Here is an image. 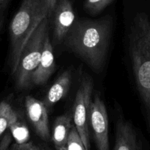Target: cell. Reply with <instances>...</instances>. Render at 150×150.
Segmentation results:
<instances>
[{
    "label": "cell",
    "instance_id": "cell-1",
    "mask_svg": "<svg viewBox=\"0 0 150 150\" xmlns=\"http://www.w3.org/2000/svg\"><path fill=\"white\" fill-rule=\"evenodd\" d=\"M112 24L109 18L75 21L65 37V45L92 69L99 71L106 61Z\"/></svg>",
    "mask_w": 150,
    "mask_h": 150
},
{
    "label": "cell",
    "instance_id": "cell-2",
    "mask_svg": "<svg viewBox=\"0 0 150 150\" xmlns=\"http://www.w3.org/2000/svg\"><path fill=\"white\" fill-rule=\"evenodd\" d=\"M129 51L137 89L150 128V19L145 13L137 14L130 25Z\"/></svg>",
    "mask_w": 150,
    "mask_h": 150
},
{
    "label": "cell",
    "instance_id": "cell-3",
    "mask_svg": "<svg viewBox=\"0 0 150 150\" xmlns=\"http://www.w3.org/2000/svg\"><path fill=\"white\" fill-rule=\"evenodd\" d=\"M47 18H49L47 0H22L9 27V65L12 75L16 70L24 45Z\"/></svg>",
    "mask_w": 150,
    "mask_h": 150
},
{
    "label": "cell",
    "instance_id": "cell-4",
    "mask_svg": "<svg viewBox=\"0 0 150 150\" xmlns=\"http://www.w3.org/2000/svg\"><path fill=\"white\" fill-rule=\"evenodd\" d=\"M49 35V18H45L24 45L16 70L13 75L18 89L30 87L31 78L41 60L44 42Z\"/></svg>",
    "mask_w": 150,
    "mask_h": 150
},
{
    "label": "cell",
    "instance_id": "cell-5",
    "mask_svg": "<svg viewBox=\"0 0 150 150\" xmlns=\"http://www.w3.org/2000/svg\"><path fill=\"white\" fill-rule=\"evenodd\" d=\"M93 93V81L84 77L77 90L73 107L72 119L86 150H90L89 113Z\"/></svg>",
    "mask_w": 150,
    "mask_h": 150
},
{
    "label": "cell",
    "instance_id": "cell-6",
    "mask_svg": "<svg viewBox=\"0 0 150 150\" xmlns=\"http://www.w3.org/2000/svg\"><path fill=\"white\" fill-rule=\"evenodd\" d=\"M89 125L97 150H109L108 112L105 102L98 93L95 94L91 102Z\"/></svg>",
    "mask_w": 150,
    "mask_h": 150
},
{
    "label": "cell",
    "instance_id": "cell-7",
    "mask_svg": "<svg viewBox=\"0 0 150 150\" xmlns=\"http://www.w3.org/2000/svg\"><path fill=\"white\" fill-rule=\"evenodd\" d=\"M25 108L27 117L37 135L44 141H48L50 138L49 117L44 102L28 96L25 99Z\"/></svg>",
    "mask_w": 150,
    "mask_h": 150
},
{
    "label": "cell",
    "instance_id": "cell-8",
    "mask_svg": "<svg viewBox=\"0 0 150 150\" xmlns=\"http://www.w3.org/2000/svg\"><path fill=\"white\" fill-rule=\"evenodd\" d=\"M54 38L58 42L64 40L74 23L75 15L70 0H59L54 11Z\"/></svg>",
    "mask_w": 150,
    "mask_h": 150
},
{
    "label": "cell",
    "instance_id": "cell-9",
    "mask_svg": "<svg viewBox=\"0 0 150 150\" xmlns=\"http://www.w3.org/2000/svg\"><path fill=\"white\" fill-rule=\"evenodd\" d=\"M55 69L53 47L47 35L45 40L40 63L36 68L31 78V83L36 86H41L47 83Z\"/></svg>",
    "mask_w": 150,
    "mask_h": 150
},
{
    "label": "cell",
    "instance_id": "cell-10",
    "mask_svg": "<svg viewBox=\"0 0 150 150\" xmlns=\"http://www.w3.org/2000/svg\"><path fill=\"white\" fill-rule=\"evenodd\" d=\"M138 149V138L132 124L120 118L116 125L114 150Z\"/></svg>",
    "mask_w": 150,
    "mask_h": 150
},
{
    "label": "cell",
    "instance_id": "cell-11",
    "mask_svg": "<svg viewBox=\"0 0 150 150\" xmlns=\"http://www.w3.org/2000/svg\"><path fill=\"white\" fill-rule=\"evenodd\" d=\"M71 74L69 71L63 72L52 86L46 96L44 103L46 107L50 108L66 95L70 88Z\"/></svg>",
    "mask_w": 150,
    "mask_h": 150
},
{
    "label": "cell",
    "instance_id": "cell-12",
    "mask_svg": "<svg viewBox=\"0 0 150 150\" xmlns=\"http://www.w3.org/2000/svg\"><path fill=\"white\" fill-rule=\"evenodd\" d=\"M71 122L72 116L70 114L62 115L54 121L52 139L56 150L66 145L72 127Z\"/></svg>",
    "mask_w": 150,
    "mask_h": 150
},
{
    "label": "cell",
    "instance_id": "cell-13",
    "mask_svg": "<svg viewBox=\"0 0 150 150\" xmlns=\"http://www.w3.org/2000/svg\"><path fill=\"white\" fill-rule=\"evenodd\" d=\"M8 128L17 144H23L28 142L30 139V132L27 126L21 120L18 113L13 119Z\"/></svg>",
    "mask_w": 150,
    "mask_h": 150
},
{
    "label": "cell",
    "instance_id": "cell-14",
    "mask_svg": "<svg viewBox=\"0 0 150 150\" xmlns=\"http://www.w3.org/2000/svg\"><path fill=\"white\" fill-rule=\"evenodd\" d=\"M18 114L8 100L0 102V137L9 127L13 119Z\"/></svg>",
    "mask_w": 150,
    "mask_h": 150
},
{
    "label": "cell",
    "instance_id": "cell-15",
    "mask_svg": "<svg viewBox=\"0 0 150 150\" xmlns=\"http://www.w3.org/2000/svg\"><path fill=\"white\" fill-rule=\"evenodd\" d=\"M59 150H86L74 125H72L66 145Z\"/></svg>",
    "mask_w": 150,
    "mask_h": 150
},
{
    "label": "cell",
    "instance_id": "cell-16",
    "mask_svg": "<svg viewBox=\"0 0 150 150\" xmlns=\"http://www.w3.org/2000/svg\"><path fill=\"white\" fill-rule=\"evenodd\" d=\"M112 0H86L85 9L92 15H96L110 5Z\"/></svg>",
    "mask_w": 150,
    "mask_h": 150
},
{
    "label": "cell",
    "instance_id": "cell-17",
    "mask_svg": "<svg viewBox=\"0 0 150 150\" xmlns=\"http://www.w3.org/2000/svg\"><path fill=\"white\" fill-rule=\"evenodd\" d=\"M14 150H44L41 146L34 144L32 142H27L23 144L13 145Z\"/></svg>",
    "mask_w": 150,
    "mask_h": 150
},
{
    "label": "cell",
    "instance_id": "cell-18",
    "mask_svg": "<svg viewBox=\"0 0 150 150\" xmlns=\"http://www.w3.org/2000/svg\"><path fill=\"white\" fill-rule=\"evenodd\" d=\"M12 135L10 132H6L0 141V150H8L12 142Z\"/></svg>",
    "mask_w": 150,
    "mask_h": 150
},
{
    "label": "cell",
    "instance_id": "cell-19",
    "mask_svg": "<svg viewBox=\"0 0 150 150\" xmlns=\"http://www.w3.org/2000/svg\"><path fill=\"white\" fill-rule=\"evenodd\" d=\"M11 0H0V32L2 29L5 13Z\"/></svg>",
    "mask_w": 150,
    "mask_h": 150
},
{
    "label": "cell",
    "instance_id": "cell-20",
    "mask_svg": "<svg viewBox=\"0 0 150 150\" xmlns=\"http://www.w3.org/2000/svg\"><path fill=\"white\" fill-rule=\"evenodd\" d=\"M57 0H47V6H48V11H49V18L52 16L53 14V11H54L55 5L57 4Z\"/></svg>",
    "mask_w": 150,
    "mask_h": 150
},
{
    "label": "cell",
    "instance_id": "cell-21",
    "mask_svg": "<svg viewBox=\"0 0 150 150\" xmlns=\"http://www.w3.org/2000/svg\"><path fill=\"white\" fill-rule=\"evenodd\" d=\"M11 150H14V149H13V147H12V148H11Z\"/></svg>",
    "mask_w": 150,
    "mask_h": 150
}]
</instances>
